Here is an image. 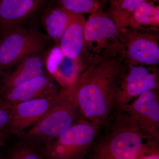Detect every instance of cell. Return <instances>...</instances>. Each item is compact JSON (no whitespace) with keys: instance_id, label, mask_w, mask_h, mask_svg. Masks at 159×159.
<instances>
[{"instance_id":"1","label":"cell","mask_w":159,"mask_h":159,"mask_svg":"<svg viewBox=\"0 0 159 159\" xmlns=\"http://www.w3.org/2000/svg\"><path fill=\"white\" fill-rule=\"evenodd\" d=\"M128 65L122 57H103L82 72L76 84L73 98L80 113L100 126L115 107L119 85Z\"/></svg>"},{"instance_id":"2","label":"cell","mask_w":159,"mask_h":159,"mask_svg":"<svg viewBox=\"0 0 159 159\" xmlns=\"http://www.w3.org/2000/svg\"><path fill=\"white\" fill-rule=\"evenodd\" d=\"M117 113L111 130L95 145L92 159H138L159 146V140Z\"/></svg>"},{"instance_id":"3","label":"cell","mask_w":159,"mask_h":159,"mask_svg":"<svg viewBox=\"0 0 159 159\" xmlns=\"http://www.w3.org/2000/svg\"><path fill=\"white\" fill-rule=\"evenodd\" d=\"M80 112L74 98L62 90L46 114L20 138L40 149L79 121Z\"/></svg>"},{"instance_id":"4","label":"cell","mask_w":159,"mask_h":159,"mask_svg":"<svg viewBox=\"0 0 159 159\" xmlns=\"http://www.w3.org/2000/svg\"><path fill=\"white\" fill-rule=\"evenodd\" d=\"M0 35L2 76L23 58L46 51L50 40L47 34L24 27L22 24L13 26Z\"/></svg>"},{"instance_id":"5","label":"cell","mask_w":159,"mask_h":159,"mask_svg":"<svg viewBox=\"0 0 159 159\" xmlns=\"http://www.w3.org/2000/svg\"><path fill=\"white\" fill-rule=\"evenodd\" d=\"M99 125L80 119L40 149L45 159H83L94 144Z\"/></svg>"},{"instance_id":"6","label":"cell","mask_w":159,"mask_h":159,"mask_svg":"<svg viewBox=\"0 0 159 159\" xmlns=\"http://www.w3.org/2000/svg\"><path fill=\"white\" fill-rule=\"evenodd\" d=\"M117 108L118 112L129 122L159 140L158 90L145 92L132 102Z\"/></svg>"},{"instance_id":"7","label":"cell","mask_w":159,"mask_h":159,"mask_svg":"<svg viewBox=\"0 0 159 159\" xmlns=\"http://www.w3.org/2000/svg\"><path fill=\"white\" fill-rule=\"evenodd\" d=\"M147 65H128L120 82L115 107L128 104L147 91L159 90L158 73Z\"/></svg>"},{"instance_id":"8","label":"cell","mask_w":159,"mask_h":159,"mask_svg":"<svg viewBox=\"0 0 159 159\" xmlns=\"http://www.w3.org/2000/svg\"><path fill=\"white\" fill-rule=\"evenodd\" d=\"M61 94L9 106L11 120L8 129L9 135L19 137L32 127L46 114Z\"/></svg>"},{"instance_id":"9","label":"cell","mask_w":159,"mask_h":159,"mask_svg":"<svg viewBox=\"0 0 159 159\" xmlns=\"http://www.w3.org/2000/svg\"><path fill=\"white\" fill-rule=\"evenodd\" d=\"M62 91L47 73L0 94V97L9 106L32 99L57 96Z\"/></svg>"},{"instance_id":"10","label":"cell","mask_w":159,"mask_h":159,"mask_svg":"<svg viewBox=\"0 0 159 159\" xmlns=\"http://www.w3.org/2000/svg\"><path fill=\"white\" fill-rule=\"evenodd\" d=\"M47 51L30 55L16 65L11 72L1 76L0 94L23 84L35 77L47 74L45 57Z\"/></svg>"},{"instance_id":"11","label":"cell","mask_w":159,"mask_h":159,"mask_svg":"<svg viewBox=\"0 0 159 159\" xmlns=\"http://www.w3.org/2000/svg\"><path fill=\"white\" fill-rule=\"evenodd\" d=\"M44 0H1L0 33L33 16Z\"/></svg>"},{"instance_id":"12","label":"cell","mask_w":159,"mask_h":159,"mask_svg":"<svg viewBox=\"0 0 159 159\" xmlns=\"http://www.w3.org/2000/svg\"><path fill=\"white\" fill-rule=\"evenodd\" d=\"M86 20L83 14L73 13L59 45L65 56L80 60L85 48L84 29Z\"/></svg>"},{"instance_id":"13","label":"cell","mask_w":159,"mask_h":159,"mask_svg":"<svg viewBox=\"0 0 159 159\" xmlns=\"http://www.w3.org/2000/svg\"><path fill=\"white\" fill-rule=\"evenodd\" d=\"M127 54L136 63L155 66L159 62V44L150 35L135 34L129 41Z\"/></svg>"},{"instance_id":"14","label":"cell","mask_w":159,"mask_h":159,"mask_svg":"<svg viewBox=\"0 0 159 159\" xmlns=\"http://www.w3.org/2000/svg\"><path fill=\"white\" fill-rule=\"evenodd\" d=\"M119 30L112 18L99 9L92 13L86 21L84 29L85 46L87 43L104 42L115 37Z\"/></svg>"},{"instance_id":"15","label":"cell","mask_w":159,"mask_h":159,"mask_svg":"<svg viewBox=\"0 0 159 159\" xmlns=\"http://www.w3.org/2000/svg\"><path fill=\"white\" fill-rule=\"evenodd\" d=\"M80 60L65 56L54 70L49 74L61 88L73 97L76 84L84 70Z\"/></svg>"},{"instance_id":"16","label":"cell","mask_w":159,"mask_h":159,"mask_svg":"<svg viewBox=\"0 0 159 159\" xmlns=\"http://www.w3.org/2000/svg\"><path fill=\"white\" fill-rule=\"evenodd\" d=\"M73 12L66 10L54 3V6L46 9L41 18V21L47 36L53 40L56 45L60 40L68 25Z\"/></svg>"},{"instance_id":"17","label":"cell","mask_w":159,"mask_h":159,"mask_svg":"<svg viewBox=\"0 0 159 159\" xmlns=\"http://www.w3.org/2000/svg\"><path fill=\"white\" fill-rule=\"evenodd\" d=\"M155 0H145L137 6L131 15L128 25L140 28L159 25V6L155 4Z\"/></svg>"},{"instance_id":"18","label":"cell","mask_w":159,"mask_h":159,"mask_svg":"<svg viewBox=\"0 0 159 159\" xmlns=\"http://www.w3.org/2000/svg\"><path fill=\"white\" fill-rule=\"evenodd\" d=\"M145 0H117L111 2L110 14L119 30L128 25L132 13L139 4Z\"/></svg>"},{"instance_id":"19","label":"cell","mask_w":159,"mask_h":159,"mask_svg":"<svg viewBox=\"0 0 159 159\" xmlns=\"http://www.w3.org/2000/svg\"><path fill=\"white\" fill-rule=\"evenodd\" d=\"M55 4L76 14L93 13L100 9V0H54Z\"/></svg>"},{"instance_id":"20","label":"cell","mask_w":159,"mask_h":159,"mask_svg":"<svg viewBox=\"0 0 159 159\" xmlns=\"http://www.w3.org/2000/svg\"><path fill=\"white\" fill-rule=\"evenodd\" d=\"M9 159H45L39 148L21 140L12 148Z\"/></svg>"},{"instance_id":"21","label":"cell","mask_w":159,"mask_h":159,"mask_svg":"<svg viewBox=\"0 0 159 159\" xmlns=\"http://www.w3.org/2000/svg\"><path fill=\"white\" fill-rule=\"evenodd\" d=\"M11 120V113L9 106L0 97V135L8 137V129Z\"/></svg>"},{"instance_id":"22","label":"cell","mask_w":159,"mask_h":159,"mask_svg":"<svg viewBox=\"0 0 159 159\" xmlns=\"http://www.w3.org/2000/svg\"><path fill=\"white\" fill-rule=\"evenodd\" d=\"M138 159H159V146L146 152Z\"/></svg>"},{"instance_id":"23","label":"cell","mask_w":159,"mask_h":159,"mask_svg":"<svg viewBox=\"0 0 159 159\" xmlns=\"http://www.w3.org/2000/svg\"><path fill=\"white\" fill-rule=\"evenodd\" d=\"M7 137L8 136L6 135H0V147L4 145Z\"/></svg>"},{"instance_id":"24","label":"cell","mask_w":159,"mask_h":159,"mask_svg":"<svg viewBox=\"0 0 159 159\" xmlns=\"http://www.w3.org/2000/svg\"><path fill=\"white\" fill-rule=\"evenodd\" d=\"M1 25V0H0V29Z\"/></svg>"},{"instance_id":"25","label":"cell","mask_w":159,"mask_h":159,"mask_svg":"<svg viewBox=\"0 0 159 159\" xmlns=\"http://www.w3.org/2000/svg\"><path fill=\"white\" fill-rule=\"evenodd\" d=\"M2 76V73H1V69H0V77H1Z\"/></svg>"},{"instance_id":"26","label":"cell","mask_w":159,"mask_h":159,"mask_svg":"<svg viewBox=\"0 0 159 159\" xmlns=\"http://www.w3.org/2000/svg\"><path fill=\"white\" fill-rule=\"evenodd\" d=\"M117 0H112V2H115V1H116Z\"/></svg>"},{"instance_id":"27","label":"cell","mask_w":159,"mask_h":159,"mask_svg":"<svg viewBox=\"0 0 159 159\" xmlns=\"http://www.w3.org/2000/svg\"></svg>"}]
</instances>
